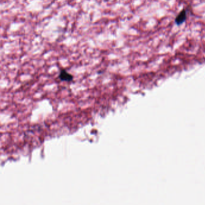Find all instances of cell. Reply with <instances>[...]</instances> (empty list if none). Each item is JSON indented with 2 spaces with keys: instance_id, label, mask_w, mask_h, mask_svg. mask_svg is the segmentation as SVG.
Listing matches in <instances>:
<instances>
[{
  "instance_id": "cell-1",
  "label": "cell",
  "mask_w": 205,
  "mask_h": 205,
  "mask_svg": "<svg viewBox=\"0 0 205 205\" xmlns=\"http://www.w3.org/2000/svg\"><path fill=\"white\" fill-rule=\"evenodd\" d=\"M58 78L61 81L65 82H71L73 81L74 79V77L72 76V75L69 74L67 71L65 69H62L60 71Z\"/></svg>"
},
{
  "instance_id": "cell-2",
  "label": "cell",
  "mask_w": 205,
  "mask_h": 205,
  "mask_svg": "<svg viewBox=\"0 0 205 205\" xmlns=\"http://www.w3.org/2000/svg\"><path fill=\"white\" fill-rule=\"evenodd\" d=\"M187 15H186V11L185 10L182 11L178 15L177 18H176V22L177 24H181L183 23L185 20L186 19Z\"/></svg>"
}]
</instances>
